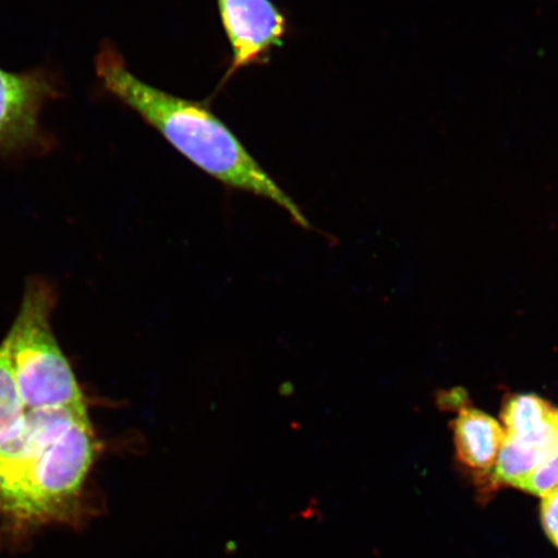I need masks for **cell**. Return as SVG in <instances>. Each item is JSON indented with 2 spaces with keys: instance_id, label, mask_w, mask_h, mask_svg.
I'll use <instances>...</instances> for the list:
<instances>
[{
  "instance_id": "obj_1",
  "label": "cell",
  "mask_w": 558,
  "mask_h": 558,
  "mask_svg": "<svg viewBox=\"0 0 558 558\" xmlns=\"http://www.w3.org/2000/svg\"><path fill=\"white\" fill-rule=\"evenodd\" d=\"M97 456L87 408L0 414V518L33 527L74 518Z\"/></svg>"
},
{
  "instance_id": "obj_2",
  "label": "cell",
  "mask_w": 558,
  "mask_h": 558,
  "mask_svg": "<svg viewBox=\"0 0 558 558\" xmlns=\"http://www.w3.org/2000/svg\"><path fill=\"white\" fill-rule=\"evenodd\" d=\"M95 72L105 93L135 111L198 169L233 190L275 202L296 225L311 228L302 209L207 105L181 99L137 78L109 40L102 41L96 54Z\"/></svg>"
},
{
  "instance_id": "obj_3",
  "label": "cell",
  "mask_w": 558,
  "mask_h": 558,
  "mask_svg": "<svg viewBox=\"0 0 558 558\" xmlns=\"http://www.w3.org/2000/svg\"><path fill=\"white\" fill-rule=\"evenodd\" d=\"M53 302L52 289L46 282L27 286L15 323L4 338L13 379L26 409L87 408L52 330Z\"/></svg>"
},
{
  "instance_id": "obj_4",
  "label": "cell",
  "mask_w": 558,
  "mask_h": 558,
  "mask_svg": "<svg viewBox=\"0 0 558 558\" xmlns=\"http://www.w3.org/2000/svg\"><path fill=\"white\" fill-rule=\"evenodd\" d=\"M64 94L60 75L39 66L26 72L0 68V157L44 156L56 145L40 117L48 102Z\"/></svg>"
},
{
  "instance_id": "obj_5",
  "label": "cell",
  "mask_w": 558,
  "mask_h": 558,
  "mask_svg": "<svg viewBox=\"0 0 558 558\" xmlns=\"http://www.w3.org/2000/svg\"><path fill=\"white\" fill-rule=\"evenodd\" d=\"M506 438L493 488H520L553 456L558 444V409L535 395H515L505 404Z\"/></svg>"
},
{
  "instance_id": "obj_6",
  "label": "cell",
  "mask_w": 558,
  "mask_h": 558,
  "mask_svg": "<svg viewBox=\"0 0 558 558\" xmlns=\"http://www.w3.org/2000/svg\"><path fill=\"white\" fill-rule=\"evenodd\" d=\"M222 26L232 48L227 78L240 69L262 64L282 46L288 20L271 0H218Z\"/></svg>"
},
{
  "instance_id": "obj_7",
  "label": "cell",
  "mask_w": 558,
  "mask_h": 558,
  "mask_svg": "<svg viewBox=\"0 0 558 558\" xmlns=\"http://www.w3.org/2000/svg\"><path fill=\"white\" fill-rule=\"evenodd\" d=\"M506 438L505 427L484 411L462 404L453 422V441L459 462L474 476L493 487L501 446Z\"/></svg>"
},
{
  "instance_id": "obj_8",
  "label": "cell",
  "mask_w": 558,
  "mask_h": 558,
  "mask_svg": "<svg viewBox=\"0 0 558 558\" xmlns=\"http://www.w3.org/2000/svg\"><path fill=\"white\" fill-rule=\"evenodd\" d=\"M558 487V444L553 456L523 481L520 490L543 497Z\"/></svg>"
},
{
  "instance_id": "obj_9",
  "label": "cell",
  "mask_w": 558,
  "mask_h": 558,
  "mask_svg": "<svg viewBox=\"0 0 558 558\" xmlns=\"http://www.w3.org/2000/svg\"><path fill=\"white\" fill-rule=\"evenodd\" d=\"M541 518L550 542L558 548V487L542 497Z\"/></svg>"
}]
</instances>
